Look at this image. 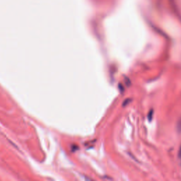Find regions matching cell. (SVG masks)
I'll return each instance as SVG.
<instances>
[{"instance_id": "cell-1", "label": "cell", "mask_w": 181, "mask_h": 181, "mask_svg": "<svg viewBox=\"0 0 181 181\" xmlns=\"http://www.w3.org/2000/svg\"><path fill=\"white\" fill-rule=\"evenodd\" d=\"M177 130L179 132H181V118L179 120L178 123L177 124Z\"/></svg>"}, {"instance_id": "cell-2", "label": "cell", "mask_w": 181, "mask_h": 181, "mask_svg": "<svg viewBox=\"0 0 181 181\" xmlns=\"http://www.w3.org/2000/svg\"><path fill=\"white\" fill-rule=\"evenodd\" d=\"M151 116H152V111H151V112H150V113H149V116H148V118H149V120H151V119H152V118H151Z\"/></svg>"}, {"instance_id": "cell-3", "label": "cell", "mask_w": 181, "mask_h": 181, "mask_svg": "<svg viewBox=\"0 0 181 181\" xmlns=\"http://www.w3.org/2000/svg\"><path fill=\"white\" fill-rule=\"evenodd\" d=\"M178 155H179V158H180V162H181V146H180V150H179V154H178Z\"/></svg>"}]
</instances>
